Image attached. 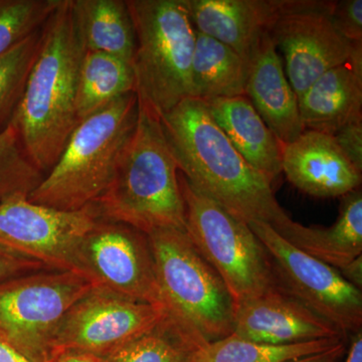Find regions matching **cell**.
Returning a JSON list of instances; mask_svg holds the SVG:
<instances>
[{"label":"cell","mask_w":362,"mask_h":362,"mask_svg":"<svg viewBox=\"0 0 362 362\" xmlns=\"http://www.w3.org/2000/svg\"><path fill=\"white\" fill-rule=\"evenodd\" d=\"M180 173L243 223H265L279 233L293 221L270 181L252 168L214 120L206 102L187 98L160 118Z\"/></svg>","instance_id":"1"},{"label":"cell","mask_w":362,"mask_h":362,"mask_svg":"<svg viewBox=\"0 0 362 362\" xmlns=\"http://www.w3.org/2000/svg\"><path fill=\"white\" fill-rule=\"evenodd\" d=\"M84 54L71 20L70 0H59L42 28L40 54L11 121L30 160L45 175L78 124L76 93Z\"/></svg>","instance_id":"2"},{"label":"cell","mask_w":362,"mask_h":362,"mask_svg":"<svg viewBox=\"0 0 362 362\" xmlns=\"http://www.w3.org/2000/svg\"><path fill=\"white\" fill-rule=\"evenodd\" d=\"M178 175L160 120L139 110L113 180L93 206L101 220L131 226L146 235L168 228L185 230Z\"/></svg>","instance_id":"3"},{"label":"cell","mask_w":362,"mask_h":362,"mask_svg":"<svg viewBox=\"0 0 362 362\" xmlns=\"http://www.w3.org/2000/svg\"><path fill=\"white\" fill-rule=\"evenodd\" d=\"M138 113L137 97L130 93L78 122L28 201L66 211L93 206L113 180Z\"/></svg>","instance_id":"4"},{"label":"cell","mask_w":362,"mask_h":362,"mask_svg":"<svg viewBox=\"0 0 362 362\" xmlns=\"http://www.w3.org/2000/svg\"><path fill=\"white\" fill-rule=\"evenodd\" d=\"M169 322L194 350L232 334L235 304L185 230L147 235Z\"/></svg>","instance_id":"5"},{"label":"cell","mask_w":362,"mask_h":362,"mask_svg":"<svg viewBox=\"0 0 362 362\" xmlns=\"http://www.w3.org/2000/svg\"><path fill=\"white\" fill-rule=\"evenodd\" d=\"M136 35L132 59L139 110L160 120L192 98L195 32L181 0H126Z\"/></svg>","instance_id":"6"},{"label":"cell","mask_w":362,"mask_h":362,"mask_svg":"<svg viewBox=\"0 0 362 362\" xmlns=\"http://www.w3.org/2000/svg\"><path fill=\"white\" fill-rule=\"evenodd\" d=\"M185 232L225 283L235 306L279 287L268 252L249 225L190 185L181 173Z\"/></svg>","instance_id":"7"},{"label":"cell","mask_w":362,"mask_h":362,"mask_svg":"<svg viewBox=\"0 0 362 362\" xmlns=\"http://www.w3.org/2000/svg\"><path fill=\"white\" fill-rule=\"evenodd\" d=\"M92 288L73 272H35L0 282V341L45 362L66 311Z\"/></svg>","instance_id":"8"},{"label":"cell","mask_w":362,"mask_h":362,"mask_svg":"<svg viewBox=\"0 0 362 362\" xmlns=\"http://www.w3.org/2000/svg\"><path fill=\"white\" fill-rule=\"evenodd\" d=\"M268 252L283 291L334 325L342 334L362 329V293L337 269L287 242L268 223L249 225Z\"/></svg>","instance_id":"9"},{"label":"cell","mask_w":362,"mask_h":362,"mask_svg":"<svg viewBox=\"0 0 362 362\" xmlns=\"http://www.w3.org/2000/svg\"><path fill=\"white\" fill-rule=\"evenodd\" d=\"M99 221L93 206L61 211L14 195L0 204V247L39 262L49 270L83 276L81 245Z\"/></svg>","instance_id":"10"},{"label":"cell","mask_w":362,"mask_h":362,"mask_svg":"<svg viewBox=\"0 0 362 362\" xmlns=\"http://www.w3.org/2000/svg\"><path fill=\"white\" fill-rule=\"evenodd\" d=\"M333 1L283 0L268 35L284 54L285 73L298 102L326 71L344 65L354 44L331 18Z\"/></svg>","instance_id":"11"},{"label":"cell","mask_w":362,"mask_h":362,"mask_svg":"<svg viewBox=\"0 0 362 362\" xmlns=\"http://www.w3.org/2000/svg\"><path fill=\"white\" fill-rule=\"evenodd\" d=\"M166 317L160 305L94 287L64 315L52 339V352L76 350L105 356L154 329Z\"/></svg>","instance_id":"12"},{"label":"cell","mask_w":362,"mask_h":362,"mask_svg":"<svg viewBox=\"0 0 362 362\" xmlns=\"http://www.w3.org/2000/svg\"><path fill=\"white\" fill-rule=\"evenodd\" d=\"M80 268L94 287L163 307L148 238L131 226L100 218L81 245Z\"/></svg>","instance_id":"13"},{"label":"cell","mask_w":362,"mask_h":362,"mask_svg":"<svg viewBox=\"0 0 362 362\" xmlns=\"http://www.w3.org/2000/svg\"><path fill=\"white\" fill-rule=\"evenodd\" d=\"M232 334L272 345L342 338L334 325L280 287L235 306Z\"/></svg>","instance_id":"14"},{"label":"cell","mask_w":362,"mask_h":362,"mask_svg":"<svg viewBox=\"0 0 362 362\" xmlns=\"http://www.w3.org/2000/svg\"><path fill=\"white\" fill-rule=\"evenodd\" d=\"M281 163L288 180L311 197H342L361 185L362 173L325 133L305 130L294 141L281 142Z\"/></svg>","instance_id":"15"},{"label":"cell","mask_w":362,"mask_h":362,"mask_svg":"<svg viewBox=\"0 0 362 362\" xmlns=\"http://www.w3.org/2000/svg\"><path fill=\"white\" fill-rule=\"evenodd\" d=\"M195 32L249 62L278 16L283 0H181Z\"/></svg>","instance_id":"16"},{"label":"cell","mask_w":362,"mask_h":362,"mask_svg":"<svg viewBox=\"0 0 362 362\" xmlns=\"http://www.w3.org/2000/svg\"><path fill=\"white\" fill-rule=\"evenodd\" d=\"M246 96L281 142L294 141L304 132L298 98L268 33L250 59Z\"/></svg>","instance_id":"17"},{"label":"cell","mask_w":362,"mask_h":362,"mask_svg":"<svg viewBox=\"0 0 362 362\" xmlns=\"http://www.w3.org/2000/svg\"><path fill=\"white\" fill-rule=\"evenodd\" d=\"M209 113L243 158L272 182L282 173L281 141L247 96L206 102Z\"/></svg>","instance_id":"18"},{"label":"cell","mask_w":362,"mask_h":362,"mask_svg":"<svg viewBox=\"0 0 362 362\" xmlns=\"http://www.w3.org/2000/svg\"><path fill=\"white\" fill-rule=\"evenodd\" d=\"M305 130L334 136L362 121V76L349 65L320 76L299 100Z\"/></svg>","instance_id":"19"},{"label":"cell","mask_w":362,"mask_h":362,"mask_svg":"<svg viewBox=\"0 0 362 362\" xmlns=\"http://www.w3.org/2000/svg\"><path fill=\"white\" fill-rule=\"evenodd\" d=\"M278 233L309 256L339 270L362 255L361 190L341 197L339 216L332 226H307L292 221Z\"/></svg>","instance_id":"20"},{"label":"cell","mask_w":362,"mask_h":362,"mask_svg":"<svg viewBox=\"0 0 362 362\" xmlns=\"http://www.w3.org/2000/svg\"><path fill=\"white\" fill-rule=\"evenodd\" d=\"M70 6L85 52H104L132 63L136 35L126 0H70Z\"/></svg>","instance_id":"21"},{"label":"cell","mask_w":362,"mask_h":362,"mask_svg":"<svg viewBox=\"0 0 362 362\" xmlns=\"http://www.w3.org/2000/svg\"><path fill=\"white\" fill-rule=\"evenodd\" d=\"M249 62L218 40L197 33L192 63V95L207 102L246 96Z\"/></svg>","instance_id":"22"},{"label":"cell","mask_w":362,"mask_h":362,"mask_svg":"<svg viewBox=\"0 0 362 362\" xmlns=\"http://www.w3.org/2000/svg\"><path fill=\"white\" fill-rule=\"evenodd\" d=\"M134 90L132 64L104 52H85L76 93L78 122Z\"/></svg>","instance_id":"23"},{"label":"cell","mask_w":362,"mask_h":362,"mask_svg":"<svg viewBox=\"0 0 362 362\" xmlns=\"http://www.w3.org/2000/svg\"><path fill=\"white\" fill-rule=\"evenodd\" d=\"M341 341L342 338H333L272 345L230 334L195 349L188 362H290L326 351Z\"/></svg>","instance_id":"24"},{"label":"cell","mask_w":362,"mask_h":362,"mask_svg":"<svg viewBox=\"0 0 362 362\" xmlns=\"http://www.w3.org/2000/svg\"><path fill=\"white\" fill-rule=\"evenodd\" d=\"M42 28L0 56V133L11 125L25 94L42 47Z\"/></svg>","instance_id":"25"},{"label":"cell","mask_w":362,"mask_h":362,"mask_svg":"<svg viewBox=\"0 0 362 362\" xmlns=\"http://www.w3.org/2000/svg\"><path fill=\"white\" fill-rule=\"evenodd\" d=\"M194 347L169 322H163L141 337L102 356V362H188Z\"/></svg>","instance_id":"26"},{"label":"cell","mask_w":362,"mask_h":362,"mask_svg":"<svg viewBox=\"0 0 362 362\" xmlns=\"http://www.w3.org/2000/svg\"><path fill=\"white\" fill-rule=\"evenodd\" d=\"M44 176L30 160L18 130L11 124L0 133V204L14 195L28 197Z\"/></svg>","instance_id":"27"},{"label":"cell","mask_w":362,"mask_h":362,"mask_svg":"<svg viewBox=\"0 0 362 362\" xmlns=\"http://www.w3.org/2000/svg\"><path fill=\"white\" fill-rule=\"evenodd\" d=\"M59 0H0V56L44 26Z\"/></svg>","instance_id":"28"},{"label":"cell","mask_w":362,"mask_h":362,"mask_svg":"<svg viewBox=\"0 0 362 362\" xmlns=\"http://www.w3.org/2000/svg\"><path fill=\"white\" fill-rule=\"evenodd\" d=\"M340 35L349 42H362V0L333 2L330 13Z\"/></svg>","instance_id":"29"},{"label":"cell","mask_w":362,"mask_h":362,"mask_svg":"<svg viewBox=\"0 0 362 362\" xmlns=\"http://www.w3.org/2000/svg\"><path fill=\"white\" fill-rule=\"evenodd\" d=\"M42 270L47 269L39 262L23 258L0 247V282Z\"/></svg>","instance_id":"30"},{"label":"cell","mask_w":362,"mask_h":362,"mask_svg":"<svg viewBox=\"0 0 362 362\" xmlns=\"http://www.w3.org/2000/svg\"><path fill=\"white\" fill-rule=\"evenodd\" d=\"M333 137L349 161L362 173V121L350 124Z\"/></svg>","instance_id":"31"},{"label":"cell","mask_w":362,"mask_h":362,"mask_svg":"<svg viewBox=\"0 0 362 362\" xmlns=\"http://www.w3.org/2000/svg\"><path fill=\"white\" fill-rule=\"evenodd\" d=\"M45 362H102L101 357L76 350H56Z\"/></svg>","instance_id":"32"},{"label":"cell","mask_w":362,"mask_h":362,"mask_svg":"<svg viewBox=\"0 0 362 362\" xmlns=\"http://www.w3.org/2000/svg\"><path fill=\"white\" fill-rule=\"evenodd\" d=\"M339 273L343 278L354 285L357 289L361 290L362 288V255L357 257L354 261L350 262L341 269H339Z\"/></svg>","instance_id":"33"},{"label":"cell","mask_w":362,"mask_h":362,"mask_svg":"<svg viewBox=\"0 0 362 362\" xmlns=\"http://www.w3.org/2000/svg\"><path fill=\"white\" fill-rule=\"evenodd\" d=\"M344 351L345 346L341 341L337 343L332 349L326 350V351L290 362H337L342 356V354H344Z\"/></svg>","instance_id":"34"},{"label":"cell","mask_w":362,"mask_h":362,"mask_svg":"<svg viewBox=\"0 0 362 362\" xmlns=\"http://www.w3.org/2000/svg\"><path fill=\"white\" fill-rule=\"evenodd\" d=\"M352 334L349 349L343 362H362V329Z\"/></svg>","instance_id":"35"},{"label":"cell","mask_w":362,"mask_h":362,"mask_svg":"<svg viewBox=\"0 0 362 362\" xmlns=\"http://www.w3.org/2000/svg\"><path fill=\"white\" fill-rule=\"evenodd\" d=\"M0 362H32L11 345L0 341Z\"/></svg>","instance_id":"36"}]
</instances>
